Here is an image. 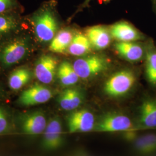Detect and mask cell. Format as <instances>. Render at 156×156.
Returning a JSON list of instances; mask_svg holds the SVG:
<instances>
[{
    "label": "cell",
    "instance_id": "cell-1",
    "mask_svg": "<svg viewBox=\"0 0 156 156\" xmlns=\"http://www.w3.org/2000/svg\"><path fill=\"white\" fill-rule=\"evenodd\" d=\"M27 20L36 40L42 44L50 43L60 28L56 1L44 2L28 17Z\"/></svg>",
    "mask_w": 156,
    "mask_h": 156
},
{
    "label": "cell",
    "instance_id": "cell-2",
    "mask_svg": "<svg viewBox=\"0 0 156 156\" xmlns=\"http://www.w3.org/2000/svg\"><path fill=\"white\" fill-rule=\"evenodd\" d=\"M31 38L27 35H16L0 43V63L11 67L22 62L33 49Z\"/></svg>",
    "mask_w": 156,
    "mask_h": 156
},
{
    "label": "cell",
    "instance_id": "cell-3",
    "mask_svg": "<svg viewBox=\"0 0 156 156\" xmlns=\"http://www.w3.org/2000/svg\"><path fill=\"white\" fill-rule=\"evenodd\" d=\"M136 82L135 73L130 69H124L115 73L108 79L104 86V91L111 97H120L128 93Z\"/></svg>",
    "mask_w": 156,
    "mask_h": 156
},
{
    "label": "cell",
    "instance_id": "cell-4",
    "mask_svg": "<svg viewBox=\"0 0 156 156\" xmlns=\"http://www.w3.org/2000/svg\"><path fill=\"white\" fill-rule=\"evenodd\" d=\"M73 65L79 78L86 79L105 71L109 62L104 56L93 55L78 58Z\"/></svg>",
    "mask_w": 156,
    "mask_h": 156
},
{
    "label": "cell",
    "instance_id": "cell-5",
    "mask_svg": "<svg viewBox=\"0 0 156 156\" xmlns=\"http://www.w3.org/2000/svg\"><path fill=\"white\" fill-rule=\"evenodd\" d=\"M135 126L131 120L121 113H109L103 115L95 122L94 131L119 132L133 130Z\"/></svg>",
    "mask_w": 156,
    "mask_h": 156
},
{
    "label": "cell",
    "instance_id": "cell-6",
    "mask_svg": "<svg viewBox=\"0 0 156 156\" xmlns=\"http://www.w3.org/2000/svg\"><path fill=\"white\" fill-rule=\"evenodd\" d=\"M58 60L56 57L49 54L40 56L34 68V75L41 83H51L57 75Z\"/></svg>",
    "mask_w": 156,
    "mask_h": 156
},
{
    "label": "cell",
    "instance_id": "cell-7",
    "mask_svg": "<svg viewBox=\"0 0 156 156\" xmlns=\"http://www.w3.org/2000/svg\"><path fill=\"white\" fill-rule=\"evenodd\" d=\"M95 122L94 115L87 109L73 111L67 116V126L70 133H86L94 130Z\"/></svg>",
    "mask_w": 156,
    "mask_h": 156
},
{
    "label": "cell",
    "instance_id": "cell-8",
    "mask_svg": "<svg viewBox=\"0 0 156 156\" xmlns=\"http://www.w3.org/2000/svg\"><path fill=\"white\" fill-rule=\"evenodd\" d=\"M53 91L44 84L35 83L23 91L18 103L23 106H33L46 103L53 97Z\"/></svg>",
    "mask_w": 156,
    "mask_h": 156
},
{
    "label": "cell",
    "instance_id": "cell-9",
    "mask_svg": "<svg viewBox=\"0 0 156 156\" xmlns=\"http://www.w3.org/2000/svg\"><path fill=\"white\" fill-rule=\"evenodd\" d=\"M63 144L62 120L58 116L50 118L44 132L42 146L46 151H55Z\"/></svg>",
    "mask_w": 156,
    "mask_h": 156
},
{
    "label": "cell",
    "instance_id": "cell-10",
    "mask_svg": "<svg viewBox=\"0 0 156 156\" xmlns=\"http://www.w3.org/2000/svg\"><path fill=\"white\" fill-rule=\"evenodd\" d=\"M19 124L24 134L36 135L44 132L48 121L43 112L35 111L22 115L19 117Z\"/></svg>",
    "mask_w": 156,
    "mask_h": 156
},
{
    "label": "cell",
    "instance_id": "cell-11",
    "mask_svg": "<svg viewBox=\"0 0 156 156\" xmlns=\"http://www.w3.org/2000/svg\"><path fill=\"white\" fill-rule=\"evenodd\" d=\"M137 127L140 129H156V97L146 96L138 109Z\"/></svg>",
    "mask_w": 156,
    "mask_h": 156
},
{
    "label": "cell",
    "instance_id": "cell-12",
    "mask_svg": "<svg viewBox=\"0 0 156 156\" xmlns=\"http://www.w3.org/2000/svg\"><path fill=\"white\" fill-rule=\"evenodd\" d=\"M22 12H9L0 13V43L16 35L22 27Z\"/></svg>",
    "mask_w": 156,
    "mask_h": 156
},
{
    "label": "cell",
    "instance_id": "cell-13",
    "mask_svg": "<svg viewBox=\"0 0 156 156\" xmlns=\"http://www.w3.org/2000/svg\"><path fill=\"white\" fill-rule=\"evenodd\" d=\"M112 37L118 42H136L145 39V36L133 25L120 21L112 25L109 28Z\"/></svg>",
    "mask_w": 156,
    "mask_h": 156
},
{
    "label": "cell",
    "instance_id": "cell-14",
    "mask_svg": "<svg viewBox=\"0 0 156 156\" xmlns=\"http://www.w3.org/2000/svg\"><path fill=\"white\" fill-rule=\"evenodd\" d=\"M117 53L128 62H137L145 60L146 44L136 42H118L115 45Z\"/></svg>",
    "mask_w": 156,
    "mask_h": 156
},
{
    "label": "cell",
    "instance_id": "cell-15",
    "mask_svg": "<svg viewBox=\"0 0 156 156\" xmlns=\"http://www.w3.org/2000/svg\"><path fill=\"white\" fill-rule=\"evenodd\" d=\"M86 35L92 47L96 50H103L110 45L111 34L109 29L103 26H94L87 29Z\"/></svg>",
    "mask_w": 156,
    "mask_h": 156
},
{
    "label": "cell",
    "instance_id": "cell-16",
    "mask_svg": "<svg viewBox=\"0 0 156 156\" xmlns=\"http://www.w3.org/2000/svg\"><path fill=\"white\" fill-rule=\"evenodd\" d=\"M83 95L77 88L64 90L57 98V102L61 108L67 111H73L83 103Z\"/></svg>",
    "mask_w": 156,
    "mask_h": 156
},
{
    "label": "cell",
    "instance_id": "cell-17",
    "mask_svg": "<svg viewBox=\"0 0 156 156\" xmlns=\"http://www.w3.org/2000/svg\"><path fill=\"white\" fill-rule=\"evenodd\" d=\"M145 44V76L148 83L156 89V46L151 39Z\"/></svg>",
    "mask_w": 156,
    "mask_h": 156
},
{
    "label": "cell",
    "instance_id": "cell-18",
    "mask_svg": "<svg viewBox=\"0 0 156 156\" xmlns=\"http://www.w3.org/2000/svg\"><path fill=\"white\" fill-rule=\"evenodd\" d=\"M75 34L71 28L60 30L51 40L49 46L50 51L56 53H62L67 51Z\"/></svg>",
    "mask_w": 156,
    "mask_h": 156
},
{
    "label": "cell",
    "instance_id": "cell-19",
    "mask_svg": "<svg viewBox=\"0 0 156 156\" xmlns=\"http://www.w3.org/2000/svg\"><path fill=\"white\" fill-rule=\"evenodd\" d=\"M135 151L140 155L151 156L156 154V134H145L134 140Z\"/></svg>",
    "mask_w": 156,
    "mask_h": 156
},
{
    "label": "cell",
    "instance_id": "cell-20",
    "mask_svg": "<svg viewBox=\"0 0 156 156\" xmlns=\"http://www.w3.org/2000/svg\"><path fill=\"white\" fill-rule=\"evenodd\" d=\"M89 39L83 34H75L67 52L74 56H83L87 55L92 48Z\"/></svg>",
    "mask_w": 156,
    "mask_h": 156
},
{
    "label": "cell",
    "instance_id": "cell-21",
    "mask_svg": "<svg viewBox=\"0 0 156 156\" xmlns=\"http://www.w3.org/2000/svg\"><path fill=\"white\" fill-rule=\"evenodd\" d=\"M57 75L60 83L66 87L76 83L79 79L73 64L67 61H64L58 65Z\"/></svg>",
    "mask_w": 156,
    "mask_h": 156
},
{
    "label": "cell",
    "instance_id": "cell-22",
    "mask_svg": "<svg viewBox=\"0 0 156 156\" xmlns=\"http://www.w3.org/2000/svg\"><path fill=\"white\" fill-rule=\"evenodd\" d=\"M32 73L27 68H19L13 71L8 79L9 88L13 91L21 89L30 81Z\"/></svg>",
    "mask_w": 156,
    "mask_h": 156
},
{
    "label": "cell",
    "instance_id": "cell-23",
    "mask_svg": "<svg viewBox=\"0 0 156 156\" xmlns=\"http://www.w3.org/2000/svg\"><path fill=\"white\" fill-rule=\"evenodd\" d=\"M9 12H23L19 0H0V13Z\"/></svg>",
    "mask_w": 156,
    "mask_h": 156
},
{
    "label": "cell",
    "instance_id": "cell-24",
    "mask_svg": "<svg viewBox=\"0 0 156 156\" xmlns=\"http://www.w3.org/2000/svg\"><path fill=\"white\" fill-rule=\"evenodd\" d=\"M11 128V124L7 112L0 107V134L10 131Z\"/></svg>",
    "mask_w": 156,
    "mask_h": 156
},
{
    "label": "cell",
    "instance_id": "cell-25",
    "mask_svg": "<svg viewBox=\"0 0 156 156\" xmlns=\"http://www.w3.org/2000/svg\"><path fill=\"white\" fill-rule=\"evenodd\" d=\"M93 0H84V1L83 4L80 5V6L79 7V8L78 9V12H80L82 10L84 9L86 7H87L89 5L90 3ZM104 1H108L109 0H104Z\"/></svg>",
    "mask_w": 156,
    "mask_h": 156
},
{
    "label": "cell",
    "instance_id": "cell-26",
    "mask_svg": "<svg viewBox=\"0 0 156 156\" xmlns=\"http://www.w3.org/2000/svg\"><path fill=\"white\" fill-rule=\"evenodd\" d=\"M153 3H154V5L155 9H156V0H153Z\"/></svg>",
    "mask_w": 156,
    "mask_h": 156
},
{
    "label": "cell",
    "instance_id": "cell-27",
    "mask_svg": "<svg viewBox=\"0 0 156 156\" xmlns=\"http://www.w3.org/2000/svg\"><path fill=\"white\" fill-rule=\"evenodd\" d=\"M2 95V93H1V90H0V97Z\"/></svg>",
    "mask_w": 156,
    "mask_h": 156
}]
</instances>
